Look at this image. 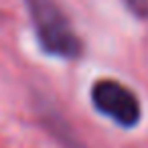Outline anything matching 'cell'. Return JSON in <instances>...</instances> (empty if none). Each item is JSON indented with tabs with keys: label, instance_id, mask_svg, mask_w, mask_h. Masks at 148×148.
Returning <instances> with one entry per match:
<instances>
[{
	"label": "cell",
	"instance_id": "6da1fadb",
	"mask_svg": "<svg viewBox=\"0 0 148 148\" xmlns=\"http://www.w3.org/2000/svg\"><path fill=\"white\" fill-rule=\"evenodd\" d=\"M43 53L65 61L83 57V41L57 0H25Z\"/></svg>",
	"mask_w": 148,
	"mask_h": 148
},
{
	"label": "cell",
	"instance_id": "7a4b0ae2",
	"mask_svg": "<svg viewBox=\"0 0 148 148\" xmlns=\"http://www.w3.org/2000/svg\"><path fill=\"white\" fill-rule=\"evenodd\" d=\"M89 97L97 114L110 118L114 124L126 130L136 128L142 120V106L138 95L118 79L112 77L95 79L89 89Z\"/></svg>",
	"mask_w": 148,
	"mask_h": 148
},
{
	"label": "cell",
	"instance_id": "3957f363",
	"mask_svg": "<svg viewBox=\"0 0 148 148\" xmlns=\"http://www.w3.org/2000/svg\"><path fill=\"white\" fill-rule=\"evenodd\" d=\"M124 6L138 21H146L148 18V0H124Z\"/></svg>",
	"mask_w": 148,
	"mask_h": 148
}]
</instances>
